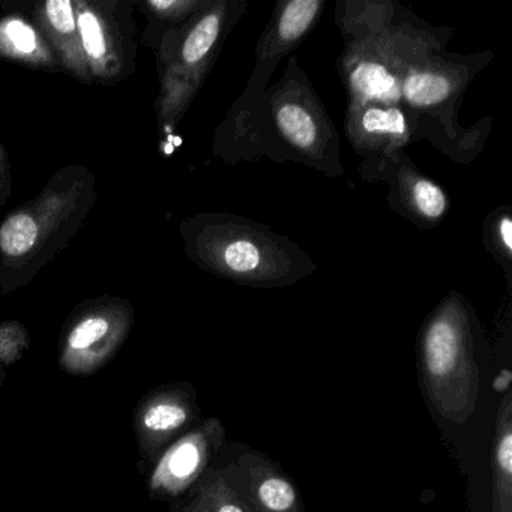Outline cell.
Returning a JSON list of instances; mask_svg holds the SVG:
<instances>
[{
	"label": "cell",
	"instance_id": "obj_17",
	"mask_svg": "<svg viewBox=\"0 0 512 512\" xmlns=\"http://www.w3.org/2000/svg\"><path fill=\"white\" fill-rule=\"evenodd\" d=\"M223 260L233 272L248 274L259 266L260 251L253 242L235 241L224 248Z\"/></svg>",
	"mask_w": 512,
	"mask_h": 512
},
{
	"label": "cell",
	"instance_id": "obj_12",
	"mask_svg": "<svg viewBox=\"0 0 512 512\" xmlns=\"http://www.w3.org/2000/svg\"><path fill=\"white\" fill-rule=\"evenodd\" d=\"M278 125L284 136L301 148H310L316 143V124L301 106L286 104L281 107L278 110Z\"/></svg>",
	"mask_w": 512,
	"mask_h": 512
},
{
	"label": "cell",
	"instance_id": "obj_11",
	"mask_svg": "<svg viewBox=\"0 0 512 512\" xmlns=\"http://www.w3.org/2000/svg\"><path fill=\"white\" fill-rule=\"evenodd\" d=\"M452 85L445 76L434 73H412L403 85L404 98L413 106H434L448 98Z\"/></svg>",
	"mask_w": 512,
	"mask_h": 512
},
{
	"label": "cell",
	"instance_id": "obj_21",
	"mask_svg": "<svg viewBox=\"0 0 512 512\" xmlns=\"http://www.w3.org/2000/svg\"><path fill=\"white\" fill-rule=\"evenodd\" d=\"M497 463L506 476L512 473V434L506 433L497 446Z\"/></svg>",
	"mask_w": 512,
	"mask_h": 512
},
{
	"label": "cell",
	"instance_id": "obj_22",
	"mask_svg": "<svg viewBox=\"0 0 512 512\" xmlns=\"http://www.w3.org/2000/svg\"><path fill=\"white\" fill-rule=\"evenodd\" d=\"M499 235L506 250H512V223L508 217L503 218L499 224Z\"/></svg>",
	"mask_w": 512,
	"mask_h": 512
},
{
	"label": "cell",
	"instance_id": "obj_1",
	"mask_svg": "<svg viewBox=\"0 0 512 512\" xmlns=\"http://www.w3.org/2000/svg\"><path fill=\"white\" fill-rule=\"evenodd\" d=\"M97 176L89 167L59 169L34 199L0 221V293L25 289L82 229L97 203Z\"/></svg>",
	"mask_w": 512,
	"mask_h": 512
},
{
	"label": "cell",
	"instance_id": "obj_24",
	"mask_svg": "<svg viewBox=\"0 0 512 512\" xmlns=\"http://www.w3.org/2000/svg\"><path fill=\"white\" fill-rule=\"evenodd\" d=\"M218 512H244L241 508H238V506L230 505V503H227V505L221 506L220 509H218Z\"/></svg>",
	"mask_w": 512,
	"mask_h": 512
},
{
	"label": "cell",
	"instance_id": "obj_16",
	"mask_svg": "<svg viewBox=\"0 0 512 512\" xmlns=\"http://www.w3.org/2000/svg\"><path fill=\"white\" fill-rule=\"evenodd\" d=\"M142 8L152 20L160 23L179 22L191 11L199 7L193 0H146L142 4H134Z\"/></svg>",
	"mask_w": 512,
	"mask_h": 512
},
{
	"label": "cell",
	"instance_id": "obj_25",
	"mask_svg": "<svg viewBox=\"0 0 512 512\" xmlns=\"http://www.w3.org/2000/svg\"><path fill=\"white\" fill-rule=\"evenodd\" d=\"M5 382H7V371L4 368H0V388L5 385Z\"/></svg>",
	"mask_w": 512,
	"mask_h": 512
},
{
	"label": "cell",
	"instance_id": "obj_9",
	"mask_svg": "<svg viewBox=\"0 0 512 512\" xmlns=\"http://www.w3.org/2000/svg\"><path fill=\"white\" fill-rule=\"evenodd\" d=\"M460 353L457 331L448 320H437L428 329L425 338V362L433 377H445L452 373Z\"/></svg>",
	"mask_w": 512,
	"mask_h": 512
},
{
	"label": "cell",
	"instance_id": "obj_5",
	"mask_svg": "<svg viewBox=\"0 0 512 512\" xmlns=\"http://www.w3.org/2000/svg\"><path fill=\"white\" fill-rule=\"evenodd\" d=\"M190 419V404L178 389H154L139 401L133 413V428L139 449V469L143 473L149 472Z\"/></svg>",
	"mask_w": 512,
	"mask_h": 512
},
{
	"label": "cell",
	"instance_id": "obj_2",
	"mask_svg": "<svg viewBox=\"0 0 512 512\" xmlns=\"http://www.w3.org/2000/svg\"><path fill=\"white\" fill-rule=\"evenodd\" d=\"M134 319V305L121 296L104 295L80 302L62 328L59 367L76 377L103 370L127 343Z\"/></svg>",
	"mask_w": 512,
	"mask_h": 512
},
{
	"label": "cell",
	"instance_id": "obj_6",
	"mask_svg": "<svg viewBox=\"0 0 512 512\" xmlns=\"http://www.w3.org/2000/svg\"><path fill=\"white\" fill-rule=\"evenodd\" d=\"M31 16L55 52L61 70L85 85H92L80 43L74 0L35 2Z\"/></svg>",
	"mask_w": 512,
	"mask_h": 512
},
{
	"label": "cell",
	"instance_id": "obj_19",
	"mask_svg": "<svg viewBox=\"0 0 512 512\" xmlns=\"http://www.w3.org/2000/svg\"><path fill=\"white\" fill-rule=\"evenodd\" d=\"M413 199L425 217L437 218L445 212L446 199L443 191L430 181H418L413 187Z\"/></svg>",
	"mask_w": 512,
	"mask_h": 512
},
{
	"label": "cell",
	"instance_id": "obj_10",
	"mask_svg": "<svg viewBox=\"0 0 512 512\" xmlns=\"http://www.w3.org/2000/svg\"><path fill=\"white\" fill-rule=\"evenodd\" d=\"M353 91L364 101H397L400 98V86L397 79L383 65L374 62H362L356 65L350 76Z\"/></svg>",
	"mask_w": 512,
	"mask_h": 512
},
{
	"label": "cell",
	"instance_id": "obj_4",
	"mask_svg": "<svg viewBox=\"0 0 512 512\" xmlns=\"http://www.w3.org/2000/svg\"><path fill=\"white\" fill-rule=\"evenodd\" d=\"M221 31V16L203 14L182 34L167 32L158 46L160 94L157 115L166 127H173L193 92L200 68L211 55Z\"/></svg>",
	"mask_w": 512,
	"mask_h": 512
},
{
	"label": "cell",
	"instance_id": "obj_23",
	"mask_svg": "<svg viewBox=\"0 0 512 512\" xmlns=\"http://www.w3.org/2000/svg\"><path fill=\"white\" fill-rule=\"evenodd\" d=\"M512 374L509 370H503L502 373L497 374L496 379L493 382V388L497 392L508 391L509 385H511Z\"/></svg>",
	"mask_w": 512,
	"mask_h": 512
},
{
	"label": "cell",
	"instance_id": "obj_15",
	"mask_svg": "<svg viewBox=\"0 0 512 512\" xmlns=\"http://www.w3.org/2000/svg\"><path fill=\"white\" fill-rule=\"evenodd\" d=\"M362 128L367 133L388 134V136H404L407 133L406 118L397 107L389 109H368L362 116Z\"/></svg>",
	"mask_w": 512,
	"mask_h": 512
},
{
	"label": "cell",
	"instance_id": "obj_14",
	"mask_svg": "<svg viewBox=\"0 0 512 512\" xmlns=\"http://www.w3.org/2000/svg\"><path fill=\"white\" fill-rule=\"evenodd\" d=\"M319 8L320 2L317 0H295L287 4L278 25L280 37L284 41H293L301 37L316 19Z\"/></svg>",
	"mask_w": 512,
	"mask_h": 512
},
{
	"label": "cell",
	"instance_id": "obj_18",
	"mask_svg": "<svg viewBox=\"0 0 512 512\" xmlns=\"http://www.w3.org/2000/svg\"><path fill=\"white\" fill-rule=\"evenodd\" d=\"M259 497L266 508L283 512L292 508L296 502L295 490L289 482L281 478H269L260 485Z\"/></svg>",
	"mask_w": 512,
	"mask_h": 512
},
{
	"label": "cell",
	"instance_id": "obj_13",
	"mask_svg": "<svg viewBox=\"0 0 512 512\" xmlns=\"http://www.w3.org/2000/svg\"><path fill=\"white\" fill-rule=\"evenodd\" d=\"M31 347V334L19 320L0 322V368L16 365Z\"/></svg>",
	"mask_w": 512,
	"mask_h": 512
},
{
	"label": "cell",
	"instance_id": "obj_3",
	"mask_svg": "<svg viewBox=\"0 0 512 512\" xmlns=\"http://www.w3.org/2000/svg\"><path fill=\"white\" fill-rule=\"evenodd\" d=\"M80 43L92 83L115 86L133 76L137 26L130 0H74Z\"/></svg>",
	"mask_w": 512,
	"mask_h": 512
},
{
	"label": "cell",
	"instance_id": "obj_8",
	"mask_svg": "<svg viewBox=\"0 0 512 512\" xmlns=\"http://www.w3.org/2000/svg\"><path fill=\"white\" fill-rule=\"evenodd\" d=\"M0 59L32 70H61L58 58L32 16L11 11L0 17Z\"/></svg>",
	"mask_w": 512,
	"mask_h": 512
},
{
	"label": "cell",
	"instance_id": "obj_7",
	"mask_svg": "<svg viewBox=\"0 0 512 512\" xmlns=\"http://www.w3.org/2000/svg\"><path fill=\"white\" fill-rule=\"evenodd\" d=\"M205 437L191 433L173 442L149 469L146 490L154 500L175 497L196 478L205 460Z\"/></svg>",
	"mask_w": 512,
	"mask_h": 512
},
{
	"label": "cell",
	"instance_id": "obj_20",
	"mask_svg": "<svg viewBox=\"0 0 512 512\" xmlns=\"http://www.w3.org/2000/svg\"><path fill=\"white\" fill-rule=\"evenodd\" d=\"M13 169H11L10 155L4 143H0V206L7 205L13 196Z\"/></svg>",
	"mask_w": 512,
	"mask_h": 512
}]
</instances>
